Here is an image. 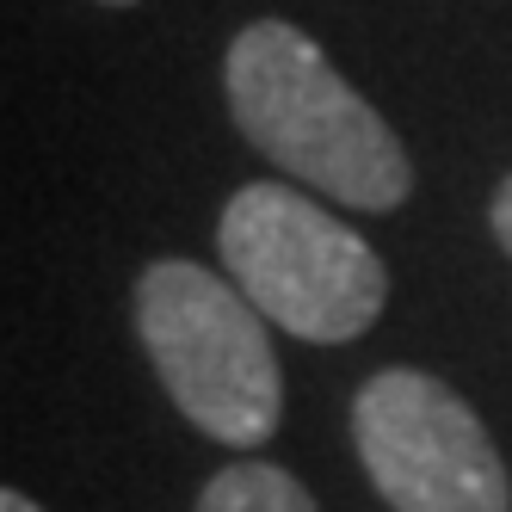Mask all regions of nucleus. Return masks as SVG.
Returning <instances> with one entry per match:
<instances>
[{
    "label": "nucleus",
    "instance_id": "39448f33",
    "mask_svg": "<svg viewBox=\"0 0 512 512\" xmlns=\"http://www.w3.org/2000/svg\"><path fill=\"white\" fill-rule=\"evenodd\" d=\"M198 512H315V500L278 463H229L223 475L204 482Z\"/></svg>",
    "mask_w": 512,
    "mask_h": 512
},
{
    "label": "nucleus",
    "instance_id": "f03ea898",
    "mask_svg": "<svg viewBox=\"0 0 512 512\" xmlns=\"http://www.w3.org/2000/svg\"><path fill=\"white\" fill-rule=\"evenodd\" d=\"M136 334L173 408L216 445L253 451L284 420V377L266 315L235 278L198 260H155L136 278Z\"/></svg>",
    "mask_w": 512,
    "mask_h": 512
},
{
    "label": "nucleus",
    "instance_id": "20e7f679",
    "mask_svg": "<svg viewBox=\"0 0 512 512\" xmlns=\"http://www.w3.org/2000/svg\"><path fill=\"white\" fill-rule=\"evenodd\" d=\"M352 438L395 512H512V482L488 426L426 371H377L352 401Z\"/></svg>",
    "mask_w": 512,
    "mask_h": 512
},
{
    "label": "nucleus",
    "instance_id": "6e6552de",
    "mask_svg": "<svg viewBox=\"0 0 512 512\" xmlns=\"http://www.w3.org/2000/svg\"><path fill=\"white\" fill-rule=\"evenodd\" d=\"M105 7H136V0H105Z\"/></svg>",
    "mask_w": 512,
    "mask_h": 512
},
{
    "label": "nucleus",
    "instance_id": "f257e3e1",
    "mask_svg": "<svg viewBox=\"0 0 512 512\" xmlns=\"http://www.w3.org/2000/svg\"><path fill=\"white\" fill-rule=\"evenodd\" d=\"M223 93L235 130L309 192L352 210H395L414 192V161L309 31L253 19L229 44Z\"/></svg>",
    "mask_w": 512,
    "mask_h": 512
},
{
    "label": "nucleus",
    "instance_id": "0eeeda50",
    "mask_svg": "<svg viewBox=\"0 0 512 512\" xmlns=\"http://www.w3.org/2000/svg\"><path fill=\"white\" fill-rule=\"evenodd\" d=\"M0 512H44L38 500H25L19 488H7V494H0Z\"/></svg>",
    "mask_w": 512,
    "mask_h": 512
},
{
    "label": "nucleus",
    "instance_id": "423d86ee",
    "mask_svg": "<svg viewBox=\"0 0 512 512\" xmlns=\"http://www.w3.org/2000/svg\"><path fill=\"white\" fill-rule=\"evenodd\" d=\"M488 223H494V235H500V247L512 253V173L500 179V192H494V204H488Z\"/></svg>",
    "mask_w": 512,
    "mask_h": 512
},
{
    "label": "nucleus",
    "instance_id": "7ed1b4c3",
    "mask_svg": "<svg viewBox=\"0 0 512 512\" xmlns=\"http://www.w3.org/2000/svg\"><path fill=\"white\" fill-rule=\"evenodd\" d=\"M216 247L223 272L253 297V309L315 346L358 340L389 303V272L371 241L272 179H253L223 204Z\"/></svg>",
    "mask_w": 512,
    "mask_h": 512
}]
</instances>
